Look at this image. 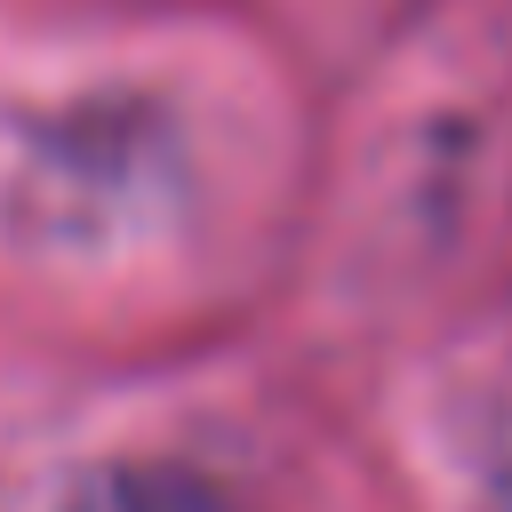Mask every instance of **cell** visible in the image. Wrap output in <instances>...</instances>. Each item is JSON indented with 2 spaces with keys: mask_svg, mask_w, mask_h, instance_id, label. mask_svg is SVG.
<instances>
[{
  "mask_svg": "<svg viewBox=\"0 0 512 512\" xmlns=\"http://www.w3.org/2000/svg\"><path fill=\"white\" fill-rule=\"evenodd\" d=\"M64 512H240V504L192 464H112V472L80 480V496Z\"/></svg>",
  "mask_w": 512,
  "mask_h": 512,
  "instance_id": "1",
  "label": "cell"
}]
</instances>
